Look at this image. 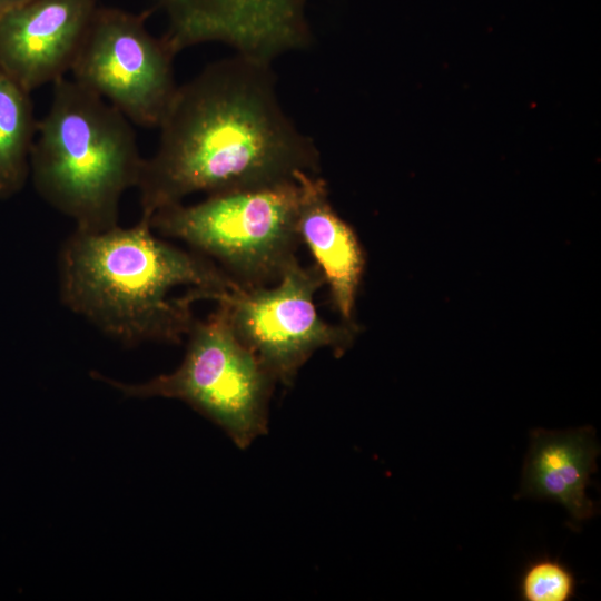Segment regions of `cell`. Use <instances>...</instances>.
Listing matches in <instances>:
<instances>
[{
    "label": "cell",
    "instance_id": "obj_1",
    "mask_svg": "<svg viewBox=\"0 0 601 601\" xmlns=\"http://www.w3.org/2000/svg\"><path fill=\"white\" fill-rule=\"evenodd\" d=\"M158 129L136 186L146 220L191 194L319 174L318 148L283 110L272 62L246 55L215 61L178 86Z\"/></svg>",
    "mask_w": 601,
    "mask_h": 601
},
{
    "label": "cell",
    "instance_id": "obj_2",
    "mask_svg": "<svg viewBox=\"0 0 601 601\" xmlns=\"http://www.w3.org/2000/svg\"><path fill=\"white\" fill-rule=\"evenodd\" d=\"M61 303L125 344H178L195 323L193 305L219 302L239 286L213 260L156 236L148 220L75 231L58 256Z\"/></svg>",
    "mask_w": 601,
    "mask_h": 601
},
{
    "label": "cell",
    "instance_id": "obj_3",
    "mask_svg": "<svg viewBox=\"0 0 601 601\" xmlns=\"http://www.w3.org/2000/svg\"><path fill=\"white\" fill-rule=\"evenodd\" d=\"M38 120L29 177L39 196L76 224L118 225L119 204L137 186L144 158L132 124L108 101L66 77L56 81Z\"/></svg>",
    "mask_w": 601,
    "mask_h": 601
},
{
    "label": "cell",
    "instance_id": "obj_4",
    "mask_svg": "<svg viewBox=\"0 0 601 601\" xmlns=\"http://www.w3.org/2000/svg\"><path fill=\"white\" fill-rule=\"evenodd\" d=\"M298 200V184L290 180L170 205L148 221L159 235L213 260L239 287L255 288L277 283L297 259Z\"/></svg>",
    "mask_w": 601,
    "mask_h": 601
},
{
    "label": "cell",
    "instance_id": "obj_5",
    "mask_svg": "<svg viewBox=\"0 0 601 601\" xmlns=\"http://www.w3.org/2000/svg\"><path fill=\"white\" fill-rule=\"evenodd\" d=\"M195 321L181 364L171 373L128 384L92 373L127 397L185 402L219 426L239 449L266 434L269 402L277 384L236 336L227 309Z\"/></svg>",
    "mask_w": 601,
    "mask_h": 601
},
{
    "label": "cell",
    "instance_id": "obj_6",
    "mask_svg": "<svg viewBox=\"0 0 601 601\" xmlns=\"http://www.w3.org/2000/svg\"><path fill=\"white\" fill-rule=\"evenodd\" d=\"M149 13L97 7L70 72L131 124L158 128L178 88L177 53L148 31Z\"/></svg>",
    "mask_w": 601,
    "mask_h": 601
},
{
    "label": "cell",
    "instance_id": "obj_7",
    "mask_svg": "<svg viewBox=\"0 0 601 601\" xmlns=\"http://www.w3.org/2000/svg\"><path fill=\"white\" fill-rule=\"evenodd\" d=\"M324 283L317 265L303 267L296 259L274 285L238 287L218 302L236 336L276 383L290 385L316 351L339 356L353 342V325L329 324L316 311L314 296Z\"/></svg>",
    "mask_w": 601,
    "mask_h": 601
},
{
    "label": "cell",
    "instance_id": "obj_8",
    "mask_svg": "<svg viewBox=\"0 0 601 601\" xmlns=\"http://www.w3.org/2000/svg\"><path fill=\"white\" fill-rule=\"evenodd\" d=\"M96 0H31L0 18V68L26 90L53 85L76 61Z\"/></svg>",
    "mask_w": 601,
    "mask_h": 601
},
{
    "label": "cell",
    "instance_id": "obj_9",
    "mask_svg": "<svg viewBox=\"0 0 601 601\" xmlns=\"http://www.w3.org/2000/svg\"><path fill=\"white\" fill-rule=\"evenodd\" d=\"M599 453L591 426L531 430L518 497L556 502L575 523L592 518L597 506L585 491L598 469Z\"/></svg>",
    "mask_w": 601,
    "mask_h": 601
},
{
    "label": "cell",
    "instance_id": "obj_10",
    "mask_svg": "<svg viewBox=\"0 0 601 601\" xmlns=\"http://www.w3.org/2000/svg\"><path fill=\"white\" fill-rule=\"evenodd\" d=\"M299 188L297 233L328 284L333 304L344 324H352L364 256L354 230L329 201L327 183L319 174L297 171ZM354 326V325H353Z\"/></svg>",
    "mask_w": 601,
    "mask_h": 601
},
{
    "label": "cell",
    "instance_id": "obj_11",
    "mask_svg": "<svg viewBox=\"0 0 601 601\" xmlns=\"http://www.w3.org/2000/svg\"><path fill=\"white\" fill-rule=\"evenodd\" d=\"M37 126L31 92L0 68V201L18 194L29 178Z\"/></svg>",
    "mask_w": 601,
    "mask_h": 601
},
{
    "label": "cell",
    "instance_id": "obj_12",
    "mask_svg": "<svg viewBox=\"0 0 601 601\" xmlns=\"http://www.w3.org/2000/svg\"><path fill=\"white\" fill-rule=\"evenodd\" d=\"M577 591V579L563 562L540 556L529 562L519 580V595L524 601H570Z\"/></svg>",
    "mask_w": 601,
    "mask_h": 601
},
{
    "label": "cell",
    "instance_id": "obj_13",
    "mask_svg": "<svg viewBox=\"0 0 601 601\" xmlns=\"http://www.w3.org/2000/svg\"><path fill=\"white\" fill-rule=\"evenodd\" d=\"M31 0H0V18Z\"/></svg>",
    "mask_w": 601,
    "mask_h": 601
}]
</instances>
